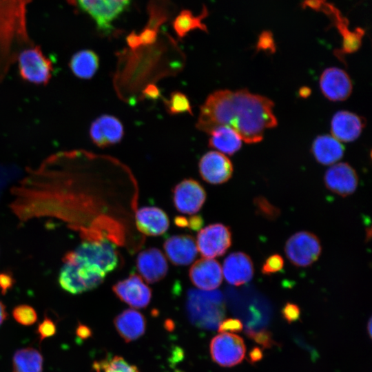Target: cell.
Instances as JSON below:
<instances>
[{"label": "cell", "instance_id": "cell-1", "mask_svg": "<svg viewBox=\"0 0 372 372\" xmlns=\"http://www.w3.org/2000/svg\"><path fill=\"white\" fill-rule=\"evenodd\" d=\"M278 124L273 102L247 90H217L208 96L200 107L197 129L209 134L218 126L232 128L247 143L263 138L266 130Z\"/></svg>", "mask_w": 372, "mask_h": 372}, {"label": "cell", "instance_id": "cell-2", "mask_svg": "<svg viewBox=\"0 0 372 372\" xmlns=\"http://www.w3.org/2000/svg\"><path fill=\"white\" fill-rule=\"evenodd\" d=\"M32 0H0V85L19 54L34 45L28 30V6Z\"/></svg>", "mask_w": 372, "mask_h": 372}, {"label": "cell", "instance_id": "cell-3", "mask_svg": "<svg viewBox=\"0 0 372 372\" xmlns=\"http://www.w3.org/2000/svg\"><path fill=\"white\" fill-rule=\"evenodd\" d=\"M186 308L192 323L202 328L218 326L224 313L222 294L218 291L189 289Z\"/></svg>", "mask_w": 372, "mask_h": 372}, {"label": "cell", "instance_id": "cell-4", "mask_svg": "<svg viewBox=\"0 0 372 372\" xmlns=\"http://www.w3.org/2000/svg\"><path fill=\"white\" fill-rule=\"evenodd\" d=\"M63 260H71L96 268L105 274L114 270L118 264L115 245L108 239L84 242Z\"/></svg>", "mask_w": 372, "mask_h": 372}, {"label": "cell", "instance_id": "cell-5", "mask_svg": "<svg viewBox=\"0 0 372 372\" xmlns=\"http://www.w3.org/2000/svg\"><path fill=\"white\" fill-rule=\"evenodd\" d=\"M59 282L62 289L72 294L94 289L104 280L105 275L99 269L71 260H64Z\"/></svg>", "mask_w": 372, "mask_h": 372}, {"label": "cell", "instance_id": "cell-6", "mask_svg": "<svg viewBox=\"0 0 372 372\" xmlns=\"http://www.w3.org/2000/svg\"><path fill=\"white\" fill-rule=\"evenodd\" d=\"M21 78L25 81L38 85H46L53 72V63L47 57L39 45L23 50L17 61Z\"/></svg>", "mask_w": 372, "mask_h": 372}, {"label": "cell", "instance_id": "cell-7", "mask_svg": "<svg viewBox=\"0 0 372 372\" xmlns=\"http://www.w3.org/2000/svg\"><path fill=\"white\" fill-rule=\"evenodd\" d=\"M94 21L99 30L109 34L112 22L129 6L130 0H67Z\"/></svg>", "mask_w": 372, "mask_h": 372}, {"label": "cell", "instance_id": "cell-8", "mask_svg": "<svg viewBox=\"0 0 372 372\" xmlns=\"http://www.w3.org/2000/svg\"><path fill=\"white\" fill-rule=\"evenodd\" d=\"M285 252L294 266L307 267L319 258L322 246L316 235L307 231H301L289 237L285 243Z\"/></svg>", "mask_w": 372, "mask_h": 372}, {"label": "cell", "instance_id": "cell-9", "mask_svg": "<svg viewBox=\"0 0 372 372\" xmlns=\"http://www.w3.org/2000/svg\"><path fill=\"white\" fill-rule=\"evenodd\" d=\"M209 350L211 358L216 364L231 367L244 360L246 348L243 339L238 335L220 333L211 340Z\"/></svg>", "mask_w": 372, "mask_h": 372}, {"label": "cell", "instance_id": "cell-10", "mask_svg": "<svg viewBox=\"0 0 372 372\" xmlns=\"http://www.w3.org/2000/svg\"><path fill=\"white\" fill-rule=\"evenodd\" d=\"M231 232L229 227L215 223L201 229L196 237V247L206 258L224 255L231 245Z\"/></svg>", "mask_w": 372, "mask_h": 372}, {"label": "cell", "instance_id": "cell-11", "mask_svg": "<svg viewBox=\"0 0 372 372\" xmlns=\"http://www.w3.org/2000/svg\"><path fill=\"white\" fill-rule=\"evenodd\" d=\"M206 200V192L203 186L194 179H185L178 183L173 191L175 208L183 214L198 212Z\"/></svg>", "mask_w": 372, "mask_h": 372}, {"label": "cell", "instance_id": "cell-12", "mask_svg": "<svg viewBox=\"0 0 372 372\" xmlns=\"http://www.w3.org/2000/svg\"><path fill=\"white\" fill-rule=\"evenodd\" d=\"M112 289L121 301L137 309L146 307L152 298L151 289L139 276L134 273L117 282Z\"/></svg>", "mask_w": 372, "mask_h": 372}, {"label": "cell", "instance_id": "cell-13", "mask_svg": "<svg viewBox=\"0 0 372 372\" xmlns=\"http://www.w3.org/2000/svg\"><path fill=\"white\" fill-rule=\"evenodd\" d=\"M202 178L209 184H222L230 179L233 174L231 161L223 153L211 151L205 154L198 164Z\"/></svg>", "mask_w": 372, "mask_h": 372}, {"label": "cell", "instance_id": "cell-14", "mask_svg": "<svg viewBox=\"0 0 372 372\" xmlns=\"http://www.w3.org/2000/svg\"><path fill=\"white\" fill-rule=\"evenodd\" d=\"M326 187L331 192L345 197L352 194L358 185V176L355 169L347 163L332 165L324 176Z\"/></svg>", "mask_w": 372, "mask_h": 372}, {"label": "cell", "instance_id": "cell-15", "mask_svg": "<svg viewBox=\"0 0 372 372\" xmlns=\"http://www.w3.org/2000/svg\"><path fill=\"white\" fill-rule=\"evenodd\" d=\"M320 87L323 95L331 101H342L351 94L353 85L348 74L338 68H329L320 77Z\"/></svg>", "mask_w": 372, "mask_h": 372}, {"label": "cell", "instance_id": "cell-16", "mask_svg": "<svg viewBox=\"0 0 372 372\" xmlns=\"http://www.w3.org/2000/svg\"><path fill=\"white\" fill-rule=\"evenodd\" d=\"M124 134L121 122L115 116L103 114L96 118L91 124L90 136L98 147H105L118 143Z\"/></svg>", "mask_w": 372, "mask_h": 372}, {"label": "cell", "instance_id": "cell-17", "mask_svg": "<svg viewBox=\"0 0 372 372\" xmlns=\"http://www.w3.org/2000/svg\"><path fill=\"white\" fill-rule=\"evenodd\" d=\"M191 282L198 289L211 291L218 288L223 281L220 263L212 258H200L190 267Z\"/></svg>", "mask_w": 372, "mask_h": 372}, {"label": "cell", "instance_id": "cell-18", "mask_svg": "<svg viewBox=\"0 0 372 372\" xmlns=\"http://www.w3.org/2000/svg\"><path fill=\"white\" fill-rule=\"evenodd\" d=\"M136 267L145 280L150 284L161 280L168 271L166 258L158 249L154 247L147 249L138 255Z\"/></svg>", "mask_w": 372, "mask_h": 372}, {"label": "cell", "instance_id": "cell-19", "mask_svg": "<svg viewBox=\"0 0 372 372\" xmlns=\"http://www.w3.org/2000/svg\"><path fill=\"white\" fill-rule=\"evenodd\" d=\"M223 272L228 283L240 286L252 279L254 264L247 254L241 251L233 252L224 260Z\"/></svg>", "mask_w": 372, "mask_h": 372}, {"label": "cell", "instance_id": "cell-20", "mask_svg": "<svg viewBox=\"0 0 372 372\" xmlns=\"http://www.w3.org/2000/svg\"><path fill=\"white\" fill-rule=\"evenodd\" d=\"M365 121L361 116L348 111H339L331 122L332 136L342 142H351L360 135Z\"/></svg>", "mask_w": 372, "mask_h": 372}, {"label": "cell", "instance_id": "cell-21", "mask_svg": "<svg viewBox=\"0 0 372 372\" xmlns=\"http://www.w3.org/2000/svg\"><path fill=\"white\" fill-rule=\"evenodd\" d=\"M163 248L169 260L175 265L192 263L198 253L196 242L189 235L172 236L164 242Z\"/></svg>", "mask_w": 372, "mask_h": 372}, {"label": "cell", "instance_id": "cell-22", "mask_svg": "<svg viewBox=\"0 0 372 372\" xmlns=\"http://www.w3.org/2000/svg\"><path fill=\"white\" fill-rule=\"evenodd\" d=\"M138 229L147 236H157L168 229L169 222L166 213L156 207H143L136 213Z\"/></svg>", "mask_w": 372, "mask_h": 372}, {"label": "cell", "instance_id": "cell-23", "mask_svg": "<svg viewBox=\"0 0 372 372\" xmlns=\"http://www.w3.org/2000/svg\"><path fill=\"white\" fill-rule=\"evenodd\" d=\"M114 324L118 334L126 342L138 339L145 331L146 320L144 316L132 309H125L117 315Z\"/></svg>", "mask_w": 372, "mask_h": 372}, {"label": "cell", "instance_id": "cell-24", "mask_svg": "<svg viewBox=\"0 0 372 372\" xmlns=\"http://www.w3.org/2000/svg\"><path fill=\"white\" fill-rule=\"evenodd\" d=\"M311 152L318 163L328 165L342 158L344 148L334 137L329 135H321L317 136L313 142Z\"/></svg>", "mask_w": 372, "mask_h": 372}, {"label": "cell", "instance_id": "cell-25", "mask_svg": "<svg viewBox=\"0 0 372 372\" xmlns=\"http://www.w3.org/2000/svg\"><path fill=\"white\" fill-rule=\"evenodd\" d=\"M99 67L98 55L92 50H81L74 53L69 61L72 74L79 79H92Z\"/></svg>", "mask_w": 372, "mask_h": 372}, {"label": "cell", "instance_id": "cell-26", "mask_svg": "<svg viewBox=\"0 0 372 372\" xmlns=\"http://www.w3.org/2000/svg\"><path fill=\"white\" fill-rule=\"evenodd\" d=\"M209 134V145L222 153L232 155L242 146V138L232 128L221 125L214 129Z\"/></svg>", "mask_w": 372, "mask_h": 372}, {"label": "cell", "instance_id": "cell-27", "mask_svg": "<svg viewBox=\"0 0 372 372\" xmlns=\"http://www.w3.org/2000/svg\"><path fill=\"white\" fill-rule=\"evenodd\" d=\"M43 358L34 348L17 351L12 359V372H43Z\"/></svg>", "mask_w": 372, "mask_h": 372}, {"label": "cell", "instance_id": "cell-28", "mask_svg": "<svg viewBox=\"0 0 372 372\" xmlns=\"http://www.w3.org/2000/svg\"><path fill=\"white\" fill-rule=\"evenodd\" d=\"M207 14V9L205 7L203 8L201 14L198 17H194L192 12L187 10L181 11L173 22V27L176 34L182 38L189 31L197 28L207 32V27L202 23V20Z\"/></svg>", "mask_w": 372, "mask_h": 372}, {"label": "cell", "instance_id": "cell-29", "mask_svg": "<svg viewBox=\"0 0 372 372\" xmlns=\"http://www.w3.org/2000/svg\"><path fill=\"white\" fill-rule=\"evenodd\" d=\"M349 24H344L338 28L342 37V48L335 50L334 54L342 61H344L345 54L356 52L362 44V39L364 34V30L357 28L354 31L348 29Z\"/></svg>", "mask_w": 372, "mask_h": 372}, {"label": "cell", "instance_id": "cell-30", "mask_svg": "<svg viewBox=\"0 0 372 372\" xmlns=\"http://www.w3.org/2000/svg\"><path fill=\"white\" fill-rule=\"evenodd\" d=\"M94 367L103 372H139L136 366L130 364L123 358L118 355L96 362Z\"/></svg>", "mask_w": 372, "mask_h": 372}, {"label": "cell", "instance_id": "cell-31", "mask_svg": "<svg viewBox=\"0 0 372 372\" xmlns=\"http://www.w3.org/2000/svg\"><path fill=\"white\" fill-rule=\"evenodd\" d=\"M167 111L170 114L188 113L192 114L189 99L180 92H174L168 100L165 101Z\"/></svg>", "mask_w": 372, "mask_h": 372}, {"label": "cell", "instance_id": "cell-32", "mask_svg": "<svg viewBox=\"0 0 372 372\" xmlns=\"http://www.w3.org/2000/svg\"><path fill=\"white\" fill-rule=\"evenodd\" d=\"M14 320L24 326H30L37 320V312L33 307L27 304L15 307L12 311Z\"/></svg>", "mask_w": 372, "mask_h": 372}, {"label": "cell", "instance_id": "cell-33", "mask_svg": "<svg viewBox=\"0 0 372 372\" xmlns=\"http://www.w3.org/2000/svg\"><path fill=\"white\" fill-rule=\"evenodd\" d=\"M246 334L249 338L254 340L257 344L262 345L264 348H271L276 344L272 334L265 329L256 331L251 329H247Z\"/></svg>", "mask_w": 372, "mask_h": 372}, {"label": "cell", "instance_id": "cell-34", "mask_svg": "<svg viewBox=\"0 0 372 372\" xmlns=\"http://www.w3.org/2000/svg\"><path fill=\"white\" fill-rule=\"evenodd\" d=\"M284 264L283 258L280 254H273L265 260L261 272L264 275L277 273L282 269Z\"/></svg>", "mask_w": 372, "mask_h": 372}, {"label": "cell", "instance_id": "cell-35", "mask_svg": "<svg viewBox=\"0 0 372 372\" xmlns=\"http://www.w3.org/2000/svg\"><path fill=\"white\" fill-rule=\"evenodd\" d=\"M36 333L39 339V342H41L44 339L52 337L56 333V326L54 321L45 316L43 320L39 324Z\"/></svg>", "mask_w": 372, "mask_h": 372}, {"label": "cell", "instance_id": "cell-36", "mask_svg": "<svg viewBox=\"0 0 372 372\" xmlns=\"http://www.w3.org/2000/svg\"><path fill=\"white\" fill-rule=\"evenodd\" d=\"M256 48L258 51H268L271 53L275 52L276 45L273 37L270 31L265 30L261 32L258 39Z\"/></svg>", "mask_w": 372, "mask_h": 372}, {"label": "cell", "instance_id": "cell-37", "mask_svg": "<svg viewBox=\"0 0 372 372\" xmlns=\"http://www.w3.org/2000/svg\"><path fill=\"white\" fill-rule=\"evenodd\" d=\"M218 331L219 333H238L243 329L241 321L236 318H227L220 322Z\"/></svg>", "mask_w": 372, "mask_h": 372}, {"label": "cell", "instance_id": "cell-38", "mask_svg": "<svg viewBox=\"0 0 372 372\" xmlns=\"http://www.w3.org/2000/svg\"><path fill=\"white\" fill-rule=\"evenodd\" d=\"M281 312L285 320L289 323L297 321L300 317V309L294 303L287 302Z\"/></svg>", "mask_w": 372, "mask_h": 372}, {"label": "cell", "instance_id": "cell-39", "mask_svg": "<svg viewBox=\"0 0 372 372\" xmlns=\"http://www.w3.org/2000/svg\"><path fill=\"white\" fill-rule=\"evenodd\" d=\"M256 206L267 218H276L278 215V209L271 205L266 199L258 197L255 201Z\"/></svg>", "mask_w": 372, "mask_h": 372}, {"label": "cell", "instance_id": "cell-40", "mask_svg": "<svg viewBox=\"0 0 372 372\" xmlns=\"http://www.w3.org/2000/svg\"><path fill=\"white\" fill-rule=\"evenodd\" d=\"M175 223L179 227H188L193 230H198L203 225V219L200 216H194L189 219L185 217H176Z\"/></svg>", "mask_w": 372, "mask_h": 372}, {"label": "cell", "instance_id": "cell-41", "mask_svg": "<svg viewBox=\"0 0 372 372\" xmlns=\"http://www.w3.org/2000/svg\"><path fill=\"white\" fill-rule=\"evenodd\" d=\"M14 282L12 273L8 271L0 272V289L3 295H5L13 287Z\"/></svg>", "mask_w": 372, "mask_h": 372}, {"label": "cell", "instance_id": "cell-42", "mask_svg": "<svg viewBox=\"0 0 372 372\" xmlns=\"http://www.w3.org/2000/svg\"><path fill=\"white\" fill-rule=\"evenodd\" d=\"M141 45H151L157 37V30L146 27L140 34H138Z\"/></svg>", "mask_w": 372, "mask_h": 372}, {"label": "cell", "instance_id": "cell-43", "mask_svg": "<svg viewBox=\"0 0 372 372\" xmlns=\"http://www.w3.org/2000/svg\"><path fill=\"white\" fill-rule=\"evenodd\" d=\"M75 333H76V335L77 338L79 340L88 339L92 335V332L91 329L89 327H87V325H85V324H81L80 322L78 324V325L76 327Z\"/></svg>", "mask_w": 372, "mask_h": 372}, {"label": "cell", "instance_id": "cell-44", "mask_svg": "<svg viewBox=\"0 0 372 372\" xmlns=\"http://www.w3.org/2000/svg\"><path fill=\"white\" fill-rule=\"evenodd\" d=\"M144 95L149 99H155L159 96L160 92L154 85H149L143 91Z\"/></svg>", "mask_w": 372, "mask_h": 372}, {"label": "cell", "instance_id": "cell-45", "mask_svg": "<svg viewBox=\"0 0 372 372\" xmlns=\"http://www.w3.org/2000/svg\"><path fill=\"white\" fill-rule=\"evenodd\" d=\"M127 42L129 46L132 49H136L141 45L138 35L134 32H132L127 37Z\"/></svg>", "mask_w": 372, "mask_h": 372}, {"label": "cell", "instance_id": "cell-46", "mask_svg": "<svg viewBox=\"0 0 372 372\" xmlns=\"http://www.w3.org/2000/svg\"><path fill=\"white\" fill-rule=\"evenodd\" d=\"M249 357L251 363L260 361L262 358V349L257 347H254L249 352Z\"/></svg>", "mask_w": 372, "mask_h": 372}, {"label": "cell", "instance_id": "cell-47", "mask_svg": "<svg viewBox=\"0 0 372 372\" xmlns=\"http://www.w3.org/2000/svg\"><path fill=\"white\" fill-rule=\"evenodd\" d=\"M8 313L6 310V306L0 301V325L6 320Z\"/></svg>", "mask_w": 372, "mask_h": 372}, {"label": "cell", "instance_id": "cell-48", "mask_svg": "<svg viewBox=\"0 0 372 372\" xmlns=\"http://www.w3.org/2000/svg\"><path fill=\"white\" fill-rule=\"evenodd\" d=\"M307 92L310 94V90H307V87H304V90H301L300 91V95L302 96H308V94H307Z\"/></svg>", "mask_w": 372, "mask_h": 372}, {"label": "cell", "instance_id": "cell-49", "mask_svg": "<svg viewBox=\"0 0 372 372\" xmlns=\"http://www.w3.org/2000/svg\"><path fill=\"white\" fill-rule=\"evenodd\" d=\"M368 329H369V335H371V320L369 322Z\"/></svg>", "mask_w": 372, "mask_h": 372}]
</instances>
